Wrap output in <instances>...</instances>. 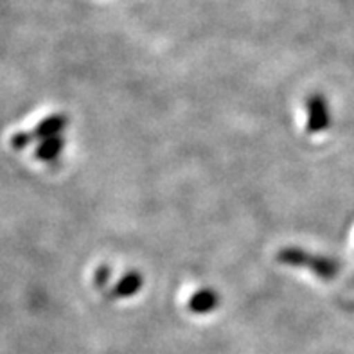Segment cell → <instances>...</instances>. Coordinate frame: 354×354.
I'll return each mask as SVG.
<instances>
[{"label":"cell","mask_w":354,"mask_h":354,"mask_svg":"<svg viewBox=\"0 0 354 354\" xmlns=\"http://www.w3.org/2000/svg\"><path fill=\"white\" fill-rule=\"evenodd\" d=\"M279 261L290 266L310 268L313 274H317L322 279H333L338 274V270H340L338 261L331 259V257H320L315 256V254H308V252L301 250V248H286V250L279 252Z\"/></svg>","instance_id":"obj_1"},{"label":"cell","mask_w":354,"mask_h":354,"mask_svg":"<svg viewBox=\"0 0 354 354\" xmlns=\"http://www.w3.org/2000/svg\"><path fill=\"white\" fill-rule=\"evenodd\" d=\"M308 131L310 133H320L328 130L329 126V108L328 101L322 95H311L308 97Z\"/></svg>","instance_id":"obj_2"},{"label":"cell","mask_w":354,"mask_h":354,"mask_svg":"<svg viewBox=\"0 0 354 354\" xmlns=\"http://www.w3.org/2000/svg\"><path fill=\"white\" fill-rule=\"evenodd\" d=\"M216 308H218V295L212 290H202L194 293L189 301V310L198 315L211 313Z\"/></svg>","instance_id":"obj_3"},{"label":"cell","mask_w":354,"mask_h":354,"mask_svg":"<svg viewBox=\"0 0 354 354\" xmlns=\"http://www.w3.org/2000/svg\"><path fill=\"white\" fill-rule=\"evenodd\" d=\"M142 286V277L139 274H128L121 283L117 284L115 295L117 297H131L140 292Z\"/></svg>","instance_id":"obj_4"}]
</instances>
